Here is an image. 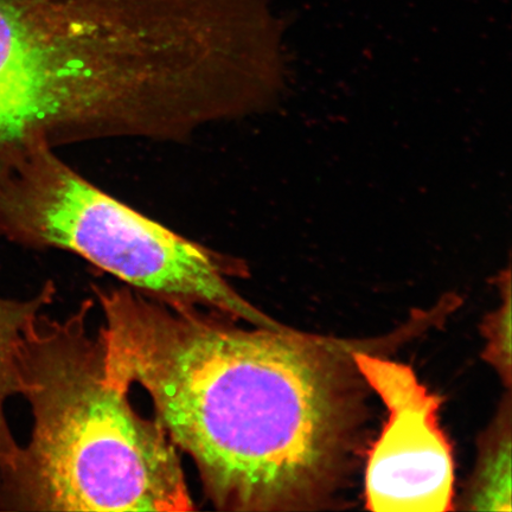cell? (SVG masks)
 I'll return each mask as SVG.
<instances>
[{
  "label": "cell",
  "mask_w": 512,
  "mask_h": 512,
  "mask_svg": "<svg viewBox=\"0 0 512 512\" xmlns=\"http://www.w3.org/2000/svg\"><path fill=\"white\" fill-rule=\"evenodd\" d=\"M92 299L67 317L42 312L25 339L21 395L34 425L0 471L2 511H194L181 452L128 390L108 380Z\"/></svg>",
  "instance_id": "2"
},
{
  "label": "cell",
  "mask_w": 512,
  "mask_h": 512,
  "mask_svg": "<svg viewBox=\"0 0 512 512\" xmlns=\"http://www.w3.org/2000/svg\"><path fill=\"white\" fill-rule=\"evenodd\" d=\"M502 304L485 318L484 360L489 362L508 387L511 384V275L510 268L501 277Z\"/></svg>",
  "instance_id": "8"
},
{
  "label": "cell",
  "mask_w": 512,
  "mask_h": 512,
  "mask_svg": "<svg viewBox=\"0 0 512 512\" xmlns=\"http://www.w3.org/2000/svg\"><path fill=\"white\" fill-rule=\"evenodd\" d=\"M44 0H0V181L31 145H50Z\"/></svg>",
  "instance_id": "5"
},
{
  "label": "cell",
  "mask_w": 512,
  "mask_h": 512,
  "mask_svg": "<svg viewBox=\"0 0 512 512\" xmlns=\"http://www.w3.org/2000/svg\"><path fill=\"white\" fill-rule=\"evenodd\" d=\"M55 286L44 285L28 299L0 297V471L14 463L19 445L6 419V402L21 395V356L38 316L54 303Z\"/></svg>",
  "instance_id": "6"
},
{
  "label": "cell",
  "mask_w": 512,
  "mask_h": 512,
  "mask_svg": "<svg viewBox=\"0 0 512 512\" xmlns=\"http://www.w3.org/2000/svg\"><path fill=\"white\" fill-rule=\"evenodd\" d=\"M107 377L142 387L216 510L323 507L354 451L363 379L342 344L94 286Z\"/></svg>",
  "instance_id": "1"
},
{
  "label": "cell",
  "mask_w": 512,
  "mask_h": 512,
  "mask_svg": "<svg viewBox=\"0 0 512 512\" xmlns=\"http://www.w3.org/2000/svg\"><path fill=\"white\" fill-rule=\"evenodd\" d=\"M465 503L471 510L511 511V403L509 398L480 445L476 473Z\"/></svg>",
  "instance_id": "7"
},
{
  "label": "cell",
  "mask_w": 512,
  "mask_h": 512,
  "mask_svg": "<svg viewBox=\"0 0 512 512\" xmlns=\"http://www.w3.org/2000/svg\"><path fill=\"white\" fill-rule=\"evenodd\" d=\"M0 236L75 253L134 290L274 326L235 290L239 259L178 235L94 187L54 147L31 145L0 182Z\"/></svg>",
  "instance_id": "3"
},
{
  "label": "cell",
  "mask_w": 512,
  "mask_h": 512,
  "mask_svg": "<svg viewBox=\"0 0 512 512\" xmlns=\"http://www.w3.org/2000/svg\"><path fill=\"white\" fill-rule=\"evenodd\" d=\"M364 382L388 409V422L369 453L366 503L371 511L452 510L454 464L439 425L440 401L411 367L352 352Z\"/></svg>",
  "instance_id": "4"
}]
</instances>
